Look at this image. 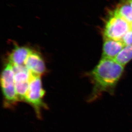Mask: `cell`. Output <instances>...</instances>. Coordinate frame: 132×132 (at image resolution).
<instances>
[{"label":"cell","instance_id":"277c9868","mask_svg":"<svg viewBox=\"0 0 132 132\" xmlns=\"http://www.w3.org/2000/svg\"><path fill=\"white\" fill-rule=\"evenodd\" d=\"M130 30V24L128 22L112 12L103 30V38L121 41Z\"/></svg>","mask_w":132,"mask_h":132},{"label":"cell","instance_id":"8fae6325","mask_svg":"<svg viewBox=\"0 0 132 132\" xmlns=\"http://www.w3.org/2000/svg\"><path fill=\"white\" fill-rule=\"evenodd\" d=\"M125 46L132 45V30H130L123 36L122 39Z\"/></svg>","mask_w":132,"mask_h":132},{"label":"cell","instance_id":"5b68a950","mask_svg":"<svg viewBox=\"0 0 132 132\" xmlns=\"http://www.w3.org/2000/svg\"><path fill=\"white\" fill-rule=\"evenodd\" d=\"M15 86L19 101H24L29 88L31 73L24 65H13Z\"/></svg>","mask_w":132,"mask_h":132},{"label":"cell","instance_id":"9c48e42d","mask_svg":"<svg viewBox=\"0 0 132 132\" xmlns=\"http://www.w3.org/2000/svg\"><path fill=\"white\" fill-rule=\"evenodd\" d=\"M113 12L124 19L129 24L132 22V7L125 0H122Z\"/></svg>","mask_w":132,"mask_h":132},{"label":"cell","instance_id":"3957f363","mask_svg":"<svg viewBox=\"0 0 132 132\" xmlns=\"http://www.w3.org/2000/svg\"><path fill=\"white\" fill-rule=\"evenodd\" d=\"M1 88L4 96V106L6 108L13 107L19 100L15 86V73L13 65L7 64L1 73Z\"/></svg>","mask_w":132,"mask_h":132},{"label":"cell","instance_id":"7a4b0ae2","mask_svg":"<svg viewBox=\"0 0 132 132\" xmlns=\"http://www.w3.org/2000/svg\"><path fill=\"white\" fill-rule=\"evenodd\" d=\"M45 91L43 88L41 76L31 73L29 87L24 101L32 106L38 118H41V111L47 106L43 101Z\"/></svg>","mask_w":132,"mask_h":132},{"label":"cell","instance_id":"ba28073f","mask_svg":"<svg viewBox=\"0 0 132 132\" xmlns=\"http://www.w3.org/2000/svg\"><path fill=\"white\" fill-rule=\"evenodd\" d=\"M31 52V50L28 47L16 46L9 56V62L13 65H24Z\"/></svg>","mask_w":132,"mask_h":132},{"label":"cell","instance_id":"7c38bea8","mask_svg":"<svg viewBox=\"0 0 132 132\" xmlns=\"http://www.w3.org/2000/svg\"><path fill=\"white\" fill-rule=\"evenodd\" d=\"M132 7V0H125Z\"/></svg>","mask_w":132,"mask_h":132},{"label":"cell","instance_id":"52a82bcc","mask_svg":"<svg viewBox=\"0 0 132 132\" xmlns=\"http://www.w3.org/2000/svg\"><path fill=\"white\" fill-rule=\"evenodd\" d=\"M125 46L122 40L105 39L103 48V58L114 60Z\"/></svg>","mask_w":132,"mask_h":132},{"label":"cell","instance_id":"30bf717a","mask_svg":"<svg viewBox=\"0 0 132 132\" xmlns=\"http://www.w3.org/2000/svg\"><path fill=\"white\" fill-rule=\"evenodd\" d=\"M132 59V45H130L123 47L114 60L118 64L124 66Z\"/></svg>","mask_w":132,"mask_h":132},{"label":"cell","instance_id":"6da1fadb","mask_svg":"<svg viewBox=\"0 0 132 132\" xmlns=\"http://www.w3.org/2000/svg\"><path fill=\"white\" fill-rule=\"evenodd\" d=\"M123 71L124 66L114 60L102 58L89 73L93 87L88 101H95L104 93L113 95Z\"/></svg>","mask_w":132,"mask_h":132},{"label":"cell","instance_id":"4fadbf2b","mask_svg":"<svg viewBox=\"0 0 132 132\" xmlns=\"http://www.w3.org/2000/svg\"><path fill=\"white\" fill-rule=\"evenodd\" d=\"M130 29L132 30V22L130 24Z\"/></svg>","mask_w":132,"mask_h":132},{"label":"cell","instance_id":"8992f818","mask_svg":"<svg viewBox=\"0 0 132 132\" xmlns=\"http://www.w3.org/2000/svg\"><path fill=\"white\" fill-rule=\"evenodd\" d=\"M24 65L32 75L41 76L46 71L44 60L38 53L32 51L25 61Z\"/></svg>","mask_w":132,"mask_h":132}]
</instances>
